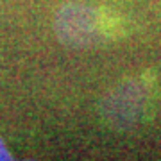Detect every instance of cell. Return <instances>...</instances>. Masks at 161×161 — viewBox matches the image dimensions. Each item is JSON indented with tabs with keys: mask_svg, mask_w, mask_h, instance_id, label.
I'll list each match as a JSON object with an SVG mask.
<instances>
[{
	"mask_svg": "<svg viewBox=\"0 0 161 161\" xmlns=\"http://www.w3.org/2000/svg\"><path fill=\"white\" fill-rule=\"evenodd\" d=\"M54 32L63 45L77 50L95 48L108 40L98 11L80 2L59 7L54 16Z\"/></svg>",
	"mask_w": 161,
	"mask_h": 161,
	"instance_id": "1",
	"label": "cell"
},
{
	"mask_svg": "<svg viewBox=\"0 0 161 161\" xmlns=\"http://www.w3.org/2000/svg\"><path fill=\"white\" fill-rule=\"evenodd\" d=\"M149 102V90L143 80L127 79L106 93L100 102L104 122L116 131H127L138 125Z\"/></svg>",
	"mask_w": 161,
	"mask_h": 161,
	"instance_id": "2",
	"label": "cell"
},
{
	"mask_svg": "<svg viewBox=\"0 0 161 161\" xmlns=\"http://www.w3.org/2000/svg\"><path fill=\"white\" fill-rule=\"evenodd\" d=\"M11 159H13L11 150L7 149V145L4 143V140L0 138V161H11Z\"/></svg>",
	"mask_w": 161,
	"mask_h": 161,
	"instance_id": "3",
	"label": "cell"
}]
</instances>
